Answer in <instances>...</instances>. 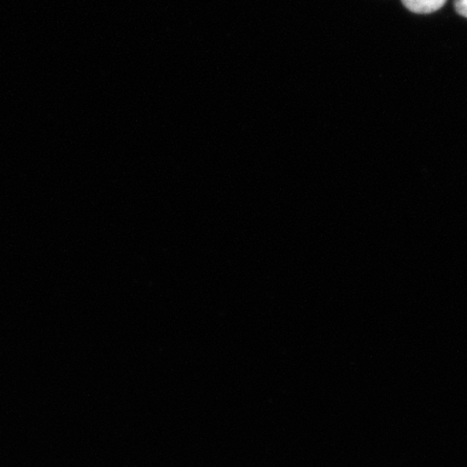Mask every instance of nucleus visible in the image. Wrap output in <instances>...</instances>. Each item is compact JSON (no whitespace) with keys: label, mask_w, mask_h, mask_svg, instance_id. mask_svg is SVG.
<instances>
[{"label":"nucleus","mask_w":467,"mask_h":467,"mask_svg":"<svg viewBox=\"0 0 467 467\" xmlns=\"http://www.w3.org/2000/svg\"><path fill=\"white\" fill-rule=\"evenodd\" d=\"M401 2L413 14L430 15L441 9L447 0H401Z\"/></svg>","instance_id":"1"},{"label":"nucleus","mask_w":467,"mask_h":467,"mask_svg":"<svg viewBox=\"0 0 467 467\" xmlns=\"http://www.w3.org/2000/svg\"><path fill=\"white\" fill-rule=\"evenodd\" d=\"M454 8L460 16L467 17V0H454Z\"/></svg>","instance_id":"2"}]
</instances>
